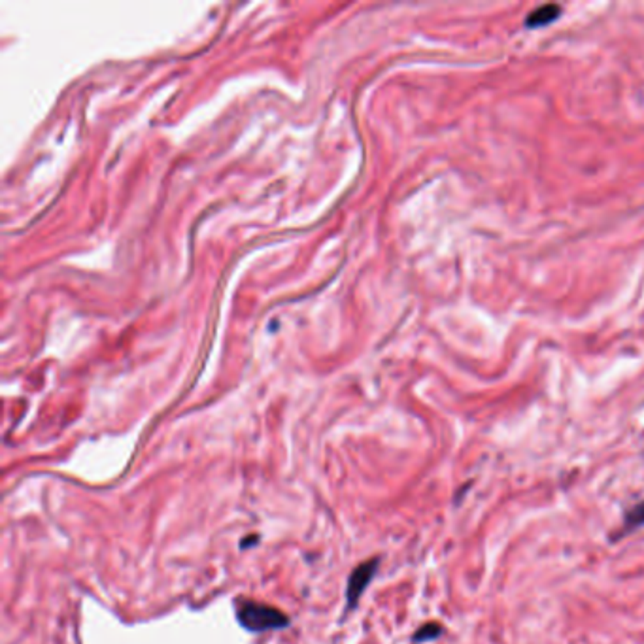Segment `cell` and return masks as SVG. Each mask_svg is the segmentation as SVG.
<instances>
[{"label":"cell","mask_w":644,"mask_h":644,"mask_svg":"<svg viewBox=\"0 0 644 644\" xmlns=\"http://www.w3.org/2000/svg\"><path fill=\"white\" fill-rule=\"evenodd\" d=\"M236 618L247 631H268V629H282L289 624V618L282 614L274 606L254 603V601H242L236 608Z\"/></svg>","instance_id":"cell-1"},{"label":"cell","mask_w":644,"mask_h":644,"mask_svg":"<svg viewBox=\"0 0 644 644\" xmlns=\"http://www.w3.org/2000/svg\"><path fill=\"white\" fill-rule=\"evenodd\" d=\"M378 569V560H371V561H365L361 565L350 574V580H348V590H346V599H348V608H353V606L358 605L359 599L363 595V592L367 590V585L372 580V576L376 574Z\"/></svg>","instance_id":"cell-2"},{"label":"cell","mask_w":644,"mask_h":644,"mask_svg":"<svg viewBox=\"0 0 644 644\" xmlns=\"http://www.w3.org/2000/svg\"><path fill=\"white\" fill-rule=\"evenodd\" d=\"M561 13V6L560 4H544V6L537 8L533 12L529 13V17H527L526 25L527 26H544L550 25L552 21H555L560 17Z\"/></svg>","instance_id":"cell-3"},{"label":"cell","mask_w":644,"mask_h":644,"mask_svg":"<svg viewBox=\"0 0 644 644\" xmlns=\"http://www.w3.org/2000/svg\"><path fill=\"white\" fill-rule=\"evenodd\" d=\"M644 526V503H638L635 507H631L624 516V533L627 531H633V529H637V527Z\"/></svg>","instance_id":"cell-4"},{"label":"cell","mask_w":644,"mask_h":644,"mask_svg":"<svg viewBox=\"0 0 644 644\" xmlns=\"http://www.w3.org/2000/svg\"><path fill=\"white\" fill-rule=\"evenodd\" d=\"M443 635V627L438 624H425L420 627V631L414 635L416 643H425V641H433V638L440 637Z\"/></svg>","instance_id":"cell-5"}]
</instances>
